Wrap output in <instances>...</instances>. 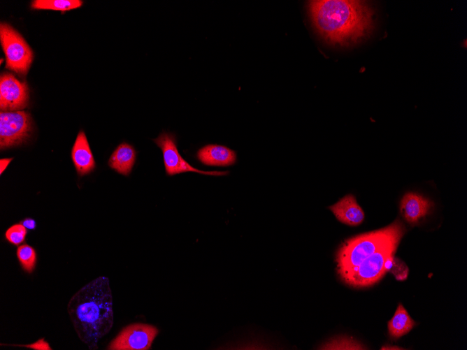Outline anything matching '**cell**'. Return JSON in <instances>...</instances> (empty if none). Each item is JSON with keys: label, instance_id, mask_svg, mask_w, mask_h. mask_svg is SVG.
<instances>
[{"label": "cell", "instance_id": "2", "mask_svg": "<svg viewBox=\"0 0 467 350\" xmlns=\"http://www.w3.org/2000/svg\"><path fill=\"white\" fill-rule=\"evenodd\" d=\"M67 309L80 340L89 349H96L113 325L109 279L99 277L82 286L71 298Z\"/></svg>", "mask_w": 467, "mask_h": 350}, {"label": "cell", "instance_id": "13", "mask_svg": "<svg viewBox=\"0 0 467 350\" xmlns=\"http://www.w3.org/2000/svg\"><path fill=\"white\" fill-rule=\"evenodd\" d=\"M196 156L203 164L214 166H228L236 161V152L230 148L219 145H207L199 149Z\"/></svg>", "mask_w": 467, "mask_h": 350}, {"label": "cell", "instance_id": "17", "mask_svg": "<svg viewBox=\"0 0 467 350\" xmlns=\"http://www.w3.org/2000/svg\"><path fill=\"white\" fill-rule=\"evenodd\" d=\"M17 256L24 271L31 272L34 270L36 263V253L34 247L27 244L19 246Z\"/></svg>", "mask_w": 467, "mask_h": 350}, {"label": "cell", "instance_id": "21", "mask_svg": "<svg viewBox=\"0 0 467 350\" xmlns=\"http://www.w3.org/2000/svg\"><path fill=\"white\" fill-rule=\"evenodd\" d=\"M23 347H29L30 349H38V350H50L52 349L50 345L47 342L45 341L44 339H41L38 341H36L34 343H32L31 344H27V345H22Z\"/></svg>", "mask_w": 467, "mask_h": 350}, {"label": "cell", "instance_id": "19", "mask_svg": "<svg viewBox=\"0 0 467 350\" xmlns=\"http://www.w3.org/2000/svg\"><path fill=\"white\" fill-rule=\"evenodd\" d=\"M320 349H365L363 345L354 341L352 339L344 338L343 340L338 339L327 343L320 347Z\"/></svg>", "mask_w": 467, "mask_h": 350}, {"label": "cell", "instance_id": "22", "mask_svg": "<svg viewBox=\"0 0 467 350\" xmlns=\"http://www.w3.org/2000/svg\"><path fill=\"white\" fill-rule=\"evenodd\" d=\"M26 228L29 230H34L36 227V223L34 219L25 218L20 221Z\"/></svg>", "mask_w": 467, "mask_h": 350}, {"label": "cell", "instance_id": "4", "mask_svg": "<svg viewBox=\"0 0 467 350\" xmlns=\"http://www.w3.org/2000/svg\"><path fill=\"white\" fill-rule=\"evenodd\" d=\"M400 240L396 239L375 251L341 280L356 288L371 286L378 282L389 270Z\"/></svg>", "mask_w": 467, "mask_h": 350}, {"label": "cell", "instance_id": "7", "mask_svg": "<svg viewBox=\"0 0 467 350\" xmlns=\"http://www.w3.org/2000/svg\"><path fill=\"white\" fill-rule=\"evenodd\" d=\"M153 140L162 152L166 173L168 176L186 172H194L214 176L228 174L227 171H203L191 166L179 153L176 137L173 133L163 131Z\"/></svg>", "mask_w": 467, "mask_h": 350}, {"label": "cell", "instance_id": "14", "mask_svg": "<svg viewBox=\"0 0 467 350\" xmlns=\"http://www.w3.org/2000/svg\"><path fill=\"white\" fill-rule=\"evenodd\" d=\"M136 152L127 143H120L110 155L108 164L110 168L124 176H128L134 167Z\"/></svg>", "mask_w": 467, "mask_h": 350}, {"label": "cell", "instance_id": "12", "mask_svg": "<svg viewBox=\"0 0 467 350\" xmlns=\"http://www.w3.org/2000/svg\"><path fill=\"white\" fill-rule=\"evenodd\" d=\"M433 207V203L416 193H407L401 202V212L407 221L415 224L424 217Z\"/></svg>", "mask_w": 467, "mask_h": 350}, {"label": "cell", "instance_id": "1", "mask_svg": "<svg viewBox=\"0 0 467 350\" xmlns=\"http://www.w3.org/2000/svg\"><path fill=\"white\" fill-rule=\"evenodd\" d=\"M308 12L317 33L329 43L350 45L373 28V10L364 1H308Z\"/></svg>", "mask_w": 467, "mask_h": 350}, {"label": "cell", "instance_id": "24", "mask_svg": "<svg viewBox=\"0 0 467 350\" xmlns=\"http://www.w3.org/2000/svg\"><path fill=\"white\" fill-rule=\"evenodd\" d=\"M381 349H382V350H384V349H385V350H387V349H391V350H393V349H398V350H399V349H404L401 348V347H396V346H388V345H387V346H384V347H382L381 348Z\"/></svg>", "mask_w": 467, "mask_h": 350}, {"label": "cell", "instance_id": "16", "mask_svg": "<svg viewBox=\"0 0 467 350\" xmlns=\"http://www.w3.org/2000/svg\"><path fill=\"white\" fill-rule=\"evenodd\" d=\"M82 5V1L80 0H34L31 3V8L64 12L79 8Z\"/></svg>", "mask_w": 467, "mask_h": 350}, {"label": "cell", "instance_id": "11", "mask_svg": "<svg viewBox=\"0 0 467 350\" xmlns=\"http://www.w3.org/2000/svg\"><path fill=\"white\" fill-rule=\"evenodd\" d=\"M329 208L338 221L349 226L359 225L364 219L363 210L352 194L344 196Z\"/></svg>", "mask_w": 467, "mask_h": 350}, {"label": "cell", "instance_id": "23", "mask_svg": "<svg viewBox=\"0 0 467 350\" xmlns=\"http://www.w3.org/2000/svg\"><path fill=\"white\" fill-rule=\"evenodd\" d=\"M13 158H4L1 159L0 160V174L2 175L3 172L6 170V167L10 163Z\"/></svg>", "mask_w": 467, "mask_h": 350}, {"label": "cell", "instance_id": "15", "mask_svg": "<svg viewBox=\"0 0 467 350\" xmlns=\"http://www.w3.org/2000/svg\"><path fill=\"white\" fill-rule=\"evenodd\" d=\"M415 325V322L410 318L403 306L399 304L394 316L388 322L389 334L392 338L398 339L408 333Z\"/></svg>", "mask_w": 467, "mask_h": 350}, {"label": "cell", "instance_id": "18", "mask_svg": "<svg viewBox=\"0 0 467 350\" xmlns=\"http://www.w3.org/2000/svg\"><path fill=\"white\" fill-rule=\"evenodd\" d=\"M27 234V228L20 223L10 226L5 233V238L10 244L19 245L24 242Z\"/></svg>", "mask_w": 467, "mask_h": 350}, {"label": "cell", "instance_id": "10", "mask_svg": "<svg viewBox=\"0 0 467 350\" xmlns=\"http://www.w3.org/2000/svg\"><path fill=\"white\" fill-rule=\"evenodd\" d=\"M71 159L76 172L80 176L90 173L95 168V161L86 135L79 131L71 149Z\"/></svg>", "mask_w": 467, "mask_h": 350}, {"label": "cell", "instance_id": "9", "mask_svg": "<svg viewBox=\"0 0 467 350\" xmlns=\"http://www.w3.org/2000/svg\"><path fill=\"white\" fill-rule=\"evenodd\" d=\"M29 91L27 83L9 73L0 77V108L1 111H17L27 107Z\"/></svg>", "mask_w": 467, "mask_h": 350}, {"label": "cell", "instance_id": "20", "mask_svg": "<svg viewBox=\"0 0 467 350\" xmlns=\"http://www.w3.org/2000/svg\"><path fill=\"white\" fill-rule=\"evenodd\" d=\"M389 270L397 280H405L408 274V268L405 263L398 258H393Z\"/></svg>", "mask_w": 467, "mask_h": 350}, {"label": "cell", "instance_id": "3", "mask_svg": "<svg viewBox=\"0 0 467 350\" xmlns=\"http://www.w3.org/2000/svg\"><path fill=\"white\" fill-rule=\"evenodd\" d=\"M404 231L402 223L396 220L382 229L347 239L336 253L337 272L340 279L375 251L401 239Z\"/></svg>", "mask_w": 467, "mask_h": 350}, {"label": "cell", "instance_id": "8", "mask_svg": "<svg viewBox=\"0 0 467 350\" xmlns=\"http://www.w3.org/2000/svg\"><path fill=\"white\" fill-rule=\"evenodd\" d=\"M158 334L154 326L133 323L122 330L109 344L110 350H148Z\"/></svg>", "mask_w": 467, "mask_h": 350}, {"label": "cell", "instance_id": "6", "mask_svg": "<svg viewBox=\"0 0 467 350\" xmlns=\"http://www.w3.org/2000/svg\"><path fill=\"white\" fill-rule=\"evenodd\" d=\"M32 119L26 111H3L0 113V148L1 150L21 145L31 136Z\"/></svg>", "mask_w": 467, "mask_h": 350}, {"label": "cell", "instance_id": "5", "mask_svg": "<svg viewBox=\"0 0 467 350\" xmlns=\"http://www.w3.org/2000/svg\"><path fill=\"white\" fill-rule=\"evenodd\" d=\"M0 41L6 57V68L19 75L27 74L34 53L23 37L6 22L0 24Z\"/></svg>", "mask_w": 467, "mask_h": 350}]
</instances>
